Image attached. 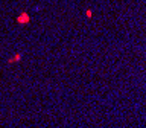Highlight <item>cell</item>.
<instances>
[{
    "label": "cell",
    "instance_id": "cell-1",
    "mask_svg": "<svg viewBox=\"0 0 146 128\" xmlns=\"http://www.w3.org/2000/svg\"><path fill=\"white\" fill-rule=\"evenodd\" d=\"M17 21L20 23V25H25V23L29 21V15H27V14H21V15H18Z\"/></svg>",
    "mask_w": 146,
    "mask_h": 128
},
{
    "label": "cell",
    "instance_id": "cell-2",
    "mask_svg": "<svg viewBox=\"0 0 146 128\" xmlns=\"http://www.w3.org/2000/svg\"><path fill=\"white\" fill-rule=\"evenodd\" d=\"M20 58H21V55H15V57H14V58H11L8 63H9V64H11V63H15V61H18Z\"/></svg>",
    "mask_w": 146,
    "mask_h": 128
}]
</instances>
